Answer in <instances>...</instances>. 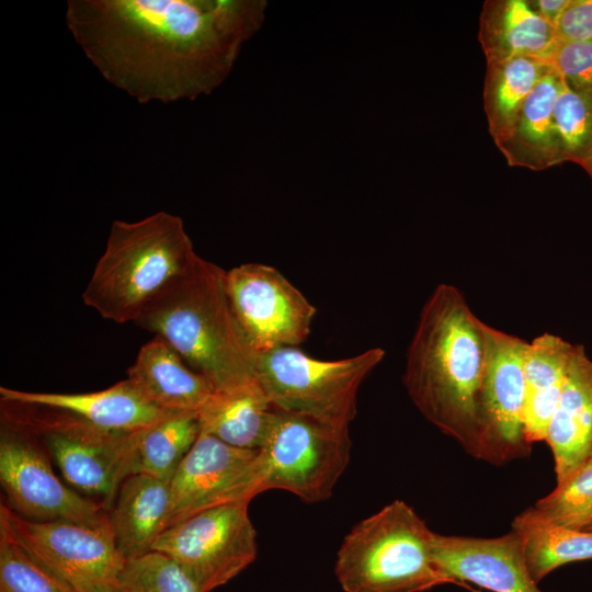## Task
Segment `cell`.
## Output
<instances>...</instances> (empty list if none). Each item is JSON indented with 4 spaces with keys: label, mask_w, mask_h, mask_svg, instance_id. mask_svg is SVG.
Returning <instances> with one entry per match:
<instances>
[{
    "label": "cell",
    "mask_w": 592,
    "mask_h": 592,
    "mask_svg": "<svg viewBox=\"0 0 592 592\" xmlns=\"http://www.w3.org/2000/svg\"><path fill=\"white\" fill-rule=\"evenodd\" d=\"M266 0H68L66 25L101 76L139 103L195 100L230 75Z\"/></svg>",
    "instance_id": "cell-1"
},
{
    "label": "cell",
    "mask_w": 592,
    "mask_h": 592,
    "mask_svg": "<svg viewBox=\"0 0 592 592\" xmlns=\"http://www.w3.org/2000/svg\"><path fill=\"white\" fill-rule=\"evenodd\" d=\"M483 323L456 287L439 285L420 312L403 383L429 422L469 455L486 460L479 415Z\"/></svg>",
    "instance_id": "cell-2"
},
{
    "label": "cell",
    "mask_w": 592,
    "mask_h": 592,
    "mask_svg": "<svg viewBox=\"0 0 592 592\" xmlns=\"http://www.w3.org/2000/svg\"><path fill=\"white\" fill-rule=\"evenodd\" d=\"M225 273L200 258L134 322L163 339L215 392L255 380L258 357L231 309Z\"/></svg>",
    "instance_id": "cell-3"
},
{
    "label": "cell",
    "mask_w": 592,
    "mask_h": 592,
    "mask_svg": "<svg viewBox=\"0 0 592 592\" xmlns=\"http://www.w3.org/2000/svg\"><path fill=\"white\" fill-rule=\"evenodd\" d=\"M200 258L180 216L160 210L114 220L82 300L104 319L135 322Z\"/></svg>",
    "instance_id": "cell-4"
},
{
    "label": "cell",
    "mask_w": 592,
    "mask_h": 592,
    "mask_svg": "<svg viewBox=\"0 0 592 592\" xmlns=\"http://www.w3.org/2000/svg\"><path fill=\"white\" fill-rule=\"evenodd\" d=\"M433 534L410 505L395 500L345 535L337 580L345 592H423L452 583L434 561Z\"/></svg>",
    "instance_id": "cell-5"
},
{
    "label": "cell",
    "mask_w": 592,
    "mask_h": 592,
    "mask_svg": "<svg viewBox=\"0 0 592 592\" xmlns=\"http://www.w3.org/2000/svg\"><path fill=\"white\" fill-rule=\"evenodd\" d=\"M385 351L368 349L357 355L322 361L297 346L259 353L254 377L276 409L350 428L356 415L357 392Z\"/></svg>",
    "instance_id": "cell-6"
},
{
    "label": "cell",
    "mask_w": 592,
    "mask_h": 592,
    "mask_svg": "<svg viewBox=\"0 0 592 592\" xmlns=\"http://www.w3.org/2000/svg\"><path fill=\"white\" fill-rule=\"evenodd\" d=\"M349 431L274 408L269 434L260 448L261 492L284 490L309 503L329 499L350 462Z\"/></svg>",
    "instance_id": "cell-7"
},
{
    "label": "cell",
    "mask_w": 592,
    "mask_h": 592,
    "mask_svg": "<svg viewBox=\"0 0 592 592\" xmlns=\"http://www.w3.org/2000/svg\"><path fill=\"white\" fill-rule=\"evenodd\" d=\"M249 503L232 501L203 509L164 528L152 551L175 561L198 592H212L257 557V532Z\"/></svg>",
    "instance_id": "cell-8"
},
{
    "label": "cell",
    "mask_w": 592,
    "mask_h": 592,
    "mask_svg": "<svg viewBox=\"0 0 592 592\" xmlns=\"http://www.w3.org/2000/svg\"><path fill=\"white\" fill-rule=\"evenodd\" d=\"M0 519L16 542L75 592H117L126 563L112 527L69 521L38 522L1 503Z\"/></svg>",
    "instance_id": "cell-9"
},
{
    "label": "cell",
    "mask_w": 592,
    "mask_h": 592,
    "mask_svg": "<svg viewBox=\"0 0 592 592\" xmlns=\"http://www.w3.org/2000/svg\"><path fill=\"white\" fill-rule=\"evenodd\" d=\"M234 315L259 354L298 346L310 333L316 308L278 270L243 263L225 273Z\"/></svg>",
    "instance_id": "cell-10"
},
{
    "label": "cell",
    "mask_w": 592,
    "mask_h": 592,
    "mask_svg": "<svg viewBox=\"0 0 592 592\" xmlns=\"http://www.w3.org/2000/svg\"><path fill=\"white\" fill-rule=\"evenodd\" d=\"M0 481L11 510L24 519L111 525L102 503L68 488L43 452L24 434L8 428L0 437Z\"/></svg>",
    "instance_id": "cell-11"
},
{
    "label": "cell",
    "mask_w": 592,
    "mask_h": 592,
    "mask_svg": "<svg viewBox=\"0 0 592 592\" xmlns=\"http://www.w3.org/2000/svg\"><path fill=\"white\" fill-rule=\"evenodd\" d=\"M486 357L479 394V415L486 462L503 464L526 456L524 434L527 342L483 323Z\"/></svg>",
    "instance_id": "cell-12"
},
{
    "label": "cell",
    "mask_w": 592,
    "mask_h": 592,
    "mask_svg": "<svg viewBox=\"0 0 592 592\" xmlns=\"http://www.w3.org/2000/svg\"><path fill=\"white\" fill-rule=\"evenodd\" d=\"M260 449H241L201 432L170 480L167 527L209 506L261 493ZM166 527V528H167Z\"/></svg>",
    "instance_id": "cell-13"
},
{
    "label": "cell",
    "mask_w": 592,
    "mask_h": 592,
    "mask_svg": "<svg viewBox=\"0 0 592 592\" xmlns=\"http://www.w3.org/2000/svg\"><path fill=\"white\" fill-rule=\"evenodd\" d=\"M33 420L64 478L79 491L101 498L110 510L126 478L130 433L105 431L62 411Z\"/></svg>",
    "instance_id": "cell-14"
},
{
    "label": "cell",
    "mask_w": 592,
    "mask_h": 592,
    "mask_svg": "<svg viewBox=\"0 0 592 592\" xmlns=\"http://www.w3.org/2000/svg\"><path fill=\"white\" fill-rule=\"evenodd\" d=\"M432 554L452 583L473 582L493 592H540L528 570L521 537L513 530L494 538L434 533Z\"/></svg>",
    "instance_id": "cell-15"
},
{
    "label": "cell",
    "mask_w": 592,
    "mask_h": 592,
    "mask_svg": "<svg viewBox=\"0 0 592 592\" xmlns=\"http://www.w3.org/2000/svg\"><path fill=\"white\" fill-rule=\"evenodd\" d=\"M0 396L3 402L67 412L99 429L118 433L143 430L174 413L153 405L127 377L92 392H34L2 386Z\"/></svg>",
    "instance_id": "cell-16"
},
{
    "label": "cell",
    "mask_w": 592,
    "mask_h": 592,
    "mask_svg": "<svg viewBox=\"0 0 592 592\" xmlns=\"http://www.w3.org/2000/svg\"><path fill=\"white\" fill-rule=\"evenodd\" d=\"M553 453L557 485L590 456L592 444V360L576 345L545 440Z\"/></svg>",
    "instance_id": "cell-17"
},
{
    "label": "cell",
    "mask_w": 592,
    "mask_h": 592,
    "mask_svg": "<svg viewBox=\"0 0 592 592\" xmlns=\"http://www.w3.org/2000/svg\"><path fill=\"white\" fill-rule=\"evenodd\" d=\"M169 510L170 481L144 474L122 481L109 517L116 547L126 561L152 551L167 527Z\"/></svg>",
    "instance_id": "cell-18"
},
{
    "label": "cell",
    "mask_w": 592,
    "mask_h": 592,
    "mask_svg": "<svg viewBox=\"0 0 592 592\" xmlns=\"http://www.w3.org/2000/svg\"><path fill=\"white\" fill-rule=\"evenodd\" d=\"M562 83L550 66L525 100L509 135L497 146L510 166L540 171L565 162L554 116Z\"/></svg>",
    "instance_id": "cell-19"
},
{
    "label": "cell",
    "mask_w": 592,
    "mask_h": 592,
    "mask_svg": "<svg viewBox=\"0 0 592 592\" xmlns=\"http://www.w3.org/2000/svg\"><path fill=\"white\" fill-rule=\"evenodd\" d=\"M127 378L167 411L197 413L214 394L208 382L159 337L140 348Z\"/></svg>",
    "instance_id": "cell-20"
},
{
    "label": "cell",
    "mask_w": 592,
    "mask_h": 592,
    "mask_svg": "<svg viewBox=\"0 0 592 592\" xmlns=\"http://www.w3.org/2000/svg\"><path fill=\"white\" fill-rule=\"evenodd\" d=\"M479 25V42L487 64L522 56L546 62L557 44L555 27L524 0L486 1Z\"/></svg>",
    "instance_id": "cell-21"
},
{
    "label": "cell",
    "mask_w": 592,
    "mask_h": 592,
    "mask_svg": "<svg viewBox=\"0 0 592 592\" xmlns=\"http://www.w3.org/2000/svg\"><path fill=\"white\" fill-rule=\"evenodd\" d=\"M574 346L550 333L538 335L527 343L524 356L523 422L524 434L530 444L546 440Z\"/></svg>",
    "instance_id": "cell-22"
},
{
    "label": "cell",
    "mask_w": 592,
    "mask_h": 592,
    "mask_svg": "<svg viewBox=\"0 0 592 592\" xmlns=\"http://www.w3.org/2000/svg\"><path fill=\"white\" fill-rule=\"evenodd\" d=\"M274 407L255 380L215 392L197 412L201 432L241 449H260L269 434Z\"/></svg>",
    "instance_id": "cell-23"
},
{
    "label": "cell",
    "mask_w": 592,
    "mask_h": 592,
    "mask_svg": "<svg viewBox=\"0 0 592 592\" xmlns=\"http://www.w3.org/2000/svg\"><path fill=\"white\" fill-rule=\"evenodd\" d=\"M201 433L196 412L179 411L129 434L126 478L144 474L170 481Z\"/></svg>",
    "instance_id": "cell-24"
},
{
    "label": "cell",
    "mask_w": 592,
    "mask_h": 592,
    "mask_svg": "<svg viewBox=\"0 0 592 592\" xmlns=\"http://www.w3.org/2000/svg\"><path fill=\"white\" fill-rule=\"evenodd\" d=\"M549 67L544 60L530 56L487 64L483 107L497 146L509 135L525 100Z\"/></svg>",
    "instance_id": "cell-25"
},
{
    "label": "cell",
    "mask_w": 592,
    "mask_h": 592,
    "mask_svg": "<svg viewBox=\"0 0 592 592\" xmlns=\"http://www.w3.org/2000/svg\"><path fill=\"white\" fill-rule=\"evenodd\" d=\"M512 530L521 537L536 583L565 563L592 559V531L544 523L523 512L515 516Z\"/></svg>",
    "instance_id": "cell-26"
},
{
    "label": "cell",
    "mask_w": 592,
    "mask_h": 592,
    "mask_svg": "<svg viewBox=\"0 0 592 592\" xmlns=\"http://www.w3.org/2000/svg\"><path fill=\"white\" fill-rule=\"evenodd\" d=\"M0 592H75L31 556L0 519Z\"/></svg>",
    "instance_id": "cell-27"
},
{
    "label": "cell",
    "mask_w": 592,
    "mask_h": 592,
    "mask_svg": "<svg viewBox=\"0 0 592 592\" xmlns=\"http://www.w3.org/2000/svg\"><path fill=\"white\" fill-rule=\"evenodd\" d=\"M523 513L536 521L567 527L592 515V456Z\"/></svg>",
    "instance_id": "cell-28"
},
{
    "label": "cell",
    "mask_w": 592,
    "mask_h": 592,
    "mask_svg": "<svg viewBox=\"0 0 592 592\" xmlns=\"http://www.w3.org/2000/svg\"><path fill=\"white\" fill-rule=\"evenodd\" d=\"M554 116L563 161L582 167L592 161V96L579 94L563 82Z\"/></svg>",
    "instance_id": "cell-29"
},
{
    "label": "cell",
    "mask_w": 592,
    "mask_h": 592,
    "mask_svg": "<svg viewBox=\"0 0 592 592\" xmlns=\"http://www.w3.org/2000/svg\"><path fill=\"white\" fill-rule=\"evenodd\" d=\"M118 592H198L183 569L168 556L150 551L127 560Z\"/></svg>",
    "instance_id": "cell-30"
},
{
    "label": "cell",
    "mask_w": 592,
    "mask_h": 592,
    "mask_svg": "<svg viewBox=\"0 0 592 592\" xmlns=\"http://www.w3.org/2000/svg\"><path fill=\"white\" fill-rule=\"evenodd\" d=\"M546 62L557 70L568 88L592 96V41L557 42Z\"/></svg>",
    "instance_id": "cell-31"
},
{
    "label": "cell",
    "mask_w": 592,
    "mask_h": 592,
    "mask_svg": "<svg viewBox=\"0 0 592 592\" xmlns=\"http://www.w3.org/2000/svg\"><path fill=\"white\" fill-rule=\"evenodd\" d=\"M555 30L557 42L592 41V0H570Z\"/></svg>",
    "instance_id": "cell-32"
},
{
    "label": "cell",
    "mask_w": 592,
    "mask_h": 592,
    "mask_svg": "<svg viewBox=\"0 0 592 592\" xmlns=\"http://www.w3.org/2000/svg\"><path fill=\"white\" fill-rule=\"evenodd\" d=\"M570 0H535L527 1L530 7L547 23L556 29V25L569 4Z\"/></svg>",
    "instance_id": "cell-33"
},
{
    "label": "cell",
    "mask_w": 592,
    "mask_h": 592,
    "mask_svg": "<svg viewBox=\"0 0 592 592\" xmlns=\"http://www.w3.org/2000/svg\"><path fill=\"white\" fill-rule=\"evenodd\" d=\"M572 528L583 530V531H592V515H590L589 517H587L583 521L579 522Z\"/></svg>",
    "instance_id": "cell-34"
},
{
    "label": "cell",
    "mask_w": 592,
    "mask_h": 592,
    "mask_svg": "<svg viewBox=\"0 0 592 592\" xmlns=\"http://www.w3.org/2000/svg\"><path fill=\"white\" fill-rule=\"evenodd\" d=\"M587 172L591 175L592 178V161H590L589 163H587L584 167H583Z\"/></svg>",
    "instance_id": "cell-35"
},
{
    "label": "cell",
    "mask_w": 592,
    "mask_h": 592,
    "mask_svg": "<svg viewBox=\"0 0 592 592\" xmlns=\"http://www.w3.org/2000/svg\"><path fill=\"white\" fill-rule=\"evenodd\" d=\"M590 456H592V444H591V451H590Z\"/></svg>",
    "instance_id": "cell-36"
},
{
    "label": "cell",
    "mask_w": 592,
    "mask_h": 592,
    "mask_svg": "<svg viewBox=\"0 0 592 592\" xmlns=\"http://www.w3.org/2000/svg\"><path fill=\"white\" fill-rule=\"evenodd\" d=\"M118 592V591H117Z\"/></svg>",
    "instance_id": "cell-37"
}]
</instances>
